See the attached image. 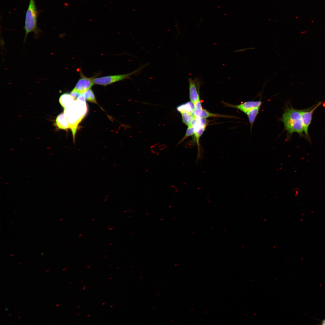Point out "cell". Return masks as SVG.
I'll return each instance as SVG.
<instances>
[{
  "instance_id": "6da1fadb",
  "label": "cell",
  "mask_w": 325,
  "mask_h": 325,
  "mask_svg": "<svg viewBox=\"0 0 325 325\" xmlns=\"http://www.w3.org/2000/svg\"><path fill=\"white\" fill-rule=\"evenodd\" d=\"M88 107L85 100L76 99L64 109V113L72 132L73 140L75 142L78 126L87 114Z\"/></svg>"
},
{
  "instance_id": "7a4b0ae2",
  "label": "cell",
  "mask_w": 325,
  "mask_h": 325,
  "mask_svg": "<svg viewBox=\"0 0 325 325\" xmlns=\"http://www.w3.org/2000/svg\"><path fill=\"white\" fill-rule=\"evenodd\" d=\"M281 120L284 125V130L287 132L288 140L294 133H297L299 136L305 138L301 113V110L292 107H287L285 110Z\"/></svg>"
},
{
  "instance_id": "3957f363",
  "label": "cell",
  "mask_w": 325,
  "mask_h": 325,
  "mask_svg": "<svg viewBox=\"0 0 325 325\" xmlns=\"http://www.w3.org/2000/svg\"><path fill=\"white\" fill-rule=\"evenodd\" d=\"M39 12L37 9L35 0H29L25 16L24 29L25 31L24 41L28 35L31 32L34 33L36 38L38 37L41 30L37 26V19Z\"/></svg>"
},
{
  "instance_id": "277c9868",
  "label": "cell",
  "mask_w": 325,
  "mask_h": 325,
  "mask_svg": "<svg viewBox=\"0 0 325 325\" xmlns=\"http://www.w3.org/2000/svg\"><path fill=\"white\" fill-rule=\"evenodd\" d=\"M149 63L141 65L137 69L131 73L122 74L107 76L95 78L94 80V84L105 86L115 82L126 79H131V76L139 73L141 70Z\"/></svg>"
},
{
  "instance_id": "5b68a950",
  "label": "cell",
  "mask_w": 325,
  "mask_h": 325,
  "mask_svg": "<svg viewBox=\"0 0 325 325\" xmlns=\"http://www.w3.org/2000/svg\"><path fill=\"white\" fill-rule=\"evenodd\" d=\"M322 104L319 102L317 104L308 108L301 110V113L305 138L310 143L311 139L308 134V128L311 124L313 113L316 109Z\"/></svg>"
},
{
  "instance_id": "8992f818",
  "label": "cell",
  "mask_w": 325,
  "mask_h": 325,
  "mask_svg": "<svg viewBox=\"0 0 325 325\" xmlns=\"http://www.w3.org/2000/svg\"><path fill=\"white\" fill-rule=\"evenodd\" d=\"M80 78L73 90L82 94L94 85V80L97 75L90 78L87 77L81 71L80 72Z\"/></svg>"
},
{
  "instance_id": "52a82bcc",
  "label": "cell",
  "mask_w": 325,
  "mask_h": 325,
  "mask_svg": "<svg viewBox=\"0 0 325 325\" xmlns=\"http://www.w3.org/2000/svg\"><path fill=\"white\" fill-rule=\"evenodd\" d=\"M189 83V98L190 101L194 104L200 98L199 90L201 79L196 77L194 79L190 78L188 79Z\"/></svg>"
},
{
  "instance_id": "ba28073f",
  "label": "cell",
  "mask_w": 325,
  "mask_h": 325,
  "mask_svg": "<svg viewBox=\"0 0 325 325\" xmlns=\"http://www.w3.org/2000/svg\"><path fill=\"white\" fill-rule=\"evenodd\" d=\"M226 104L229 107L238 109L246 114L248 111L253 108L260 107L262 104V102L260 101H250L237 105L228 104Z\"/></svg>"
},
{
  "instance_id": "9c48e42d",
  "label": "cell",
  "mask_w": 325,
  "mask_h": 325,
  "mask_svg": "<svg viewBox=\"0 0 325 325\" xmlns=\"http://www.w3.org/2000/svg\"><path fill=\"white\" fill-rule=\"evenodd\" d=\"M55 124L59 129L66 130L70 128L67 118L63 113L59 114L56 117Z\"/></svg>"
},
{
  "instance_id": "30bf717a",
  "label": "cell",
  "mask_w": 325,
  "mask_h": 325,
  "mask_svg": "<svg viewBox=\"0 0 325 325\" xmlns=\"http://www.w3.org/2000/svg\"><path fill=\"white\" fill-rule=\"evenodd\" d=\"M176 109L180 113L185 112L192 114L195 109V106L192 102L188 101L178 105L176 107Z\"/></svg>"
},
{
  "instance_id": "8fae6325",
  "label": "cell",
  "mask_w": 325,
  "mask_h": 325,
  "mask_svg": "<svg viewBox=\"0 0 325 325\" xmlns=\"http://www.w3.org/2000/svg\"><path fill=\"white\" fill-rule=\"evenodd\" d=\"M74 101L70 94L68 93L63 94L59 99V103L63 109L72 104Z\"/></svg>"
},
{
  "instance_id": "7c38bea8",
  "label": "cell",
  "mask_w": 325,
  "mask_h": 325,
  "mask_svg": "<svg viewBox=\"0 0 325 325\" xmlns=\"http://www.w3.org/2000/svg\"><path fill=\"white\" fill-rule=\"evenodd\" d=\"M260 107L253 108L248 111L246 114L250 123L251 130L253 124L259 111Z\"/></svg>"
},
{
  "instance_id": "4fadbf2b",
  "label": "cell",
  "mask_w": 325,
  "mask_h": 325,
  "mask_svg": "<svg viewBox=\"0 0 325 325\" xmlns=\"http://www.w3.org/2000/svg\"><path fill=\"white\" fill-rule=\"evenodd\" d=\"M214 117L223 118H234V116L211 113L204 109H202L200 118L205 119L209 117Z\"/></svg>"
},
{
  "instance_id": "5bb4252c",
  "label": "cell",
  "mask_w": 325,
  "mask_h": 325,
  "mask_svg": "<svg viewBox=\"0 0 325 325\" xmlns=\"http://www.w3.org/2000/svg\"><path fill=\"white\" fill-rule=\"evenodd\" d=\"M180 113L183 123L187 126L191 125V124L195 117L192 114L187 112H183Z\"/></svg>"
},
{
  "instance_id": "9a60e30c",
  "label": "cell",
  "mask_w": 325,
  "mask_h": 325,
  "mask_svg": "<svg viewBox=\"0 0 325 325\" xmlns=\"http://www.w3.org/2000/svg\"><path fill=\"white\" fill-rule=\"evenodd\" d=\"M85 100L91 102L98 104L94 94L91 89H88L85 91L83 93Z\"/></svg>"
},
{
  "instance_id": "2e32d148",
  "label": "cell",
  "mask_w": 325,
  "mask_h": 325,
  "mask_svg": "<svg viewBox=\"0 0 325 325\" xmlns=\"http://www.w3.org/2000/svg\"><path fill=\"white\" fill-rule=\"evenodd\" d=\"M194 134V130L193 127L192 125L188 126L185 135L182 139L178 143L177 145H179L187 138Z\"/></svg>"
},
{
  "instance_id": "e0dca14e",
  "label": "cell",
  "mask_w": 325,
  "mask_h": 325,
  "mask_svg": "<svg viewBox=\"0 0 325 325\" xmlns=\"http://www.w3.org/2000/svg\"><path fill=\"white\" fill-rule=\"evenodd\" d=\"M70 94L74 100H76L78 97L81 94L73 90L71 91Z\"/></svg>"
},
{
  "instance_id": "ac0fdd59",
  "label": "cell",
  "mask_w": 325,
  "mask_h": 325,
  "mask_svg": "<svg viewBox=\"0 0 325 325\" xmlns=\"http://www.w3.org/2000/svg\"><path fill=\"white\" fill-rule=\"evenodd\" d=\"M194 105L195 106V109H203L200 101V98L198 99L197 102Z\"/></svg>"
},
{
  "instance_id": "d6986e66",
  "label": "cell",
  "mask_w": 325,
  "mask_h": 325,
  "mask_svg": "<svg viewBox=\"0 0 325 325\" xmlns=\"http://www.w3.org/2000/svg\"><path fill=\"white\" fill-rule=\"evenodd\" d=\"M322 324L325 325V319L323 321Z\"/></svg>"
},
{
  "instance_id": "ffe728a7",
  "label": "cell",
  "mask_w": 325,
  "mask_h": 325,
  "mask_svg": "<svg viewBox=\"0 0 325 325\" xmlns=\"http://www.w3.org/2000/svg\"><path fill=\"white\" fill-rule=\"evenodd\" d=\"M5 311H8V308H5Z\"/></svg>"
},
{
  "instance_id": "44dd1931",
  "label": "cell",
  "mask_w": 325,
  "mask_h": 325,
  "mask_svg": "<svg viewBox=\"0 0 325 325\" xmlns=\"http://www.w3.org/2000/svg\"><path fill=\"white\" fill-rule=\"evenodd\" d=\"M59 305H60V304H58L57 305H56V306H59Z\"/></svg>"
},
{
  "instance_id": "7402d4cb",
  "label": "cell",
  "mask_w": 325,
  "mask_h": 325,
  "mask_svg": "<svg viewBox=\"0 0 325 325\" xmlns=\"http://www.w3.org/2000/svg\"><path fill=\"white\" fill-rule=\"evenodd\" d=\"M66 269H67V268H64V269H63V271H64V270H66Z\"/></svg>"
},
{
  "instance_id": "603a6c76",
  "label": "cell",
  "mask_w": 325,
  "mask_h": 325,
  "mask_svg": "<svg viewBox=\"0 0 325 325\" xmlns=\"http://www.w3.org/2000/svg\"><path fill=\"white\" fill-rule=\"evenodd\" d=\"M90 267H91V266H87V267H86V268H90Z\"/></svg>"
},
{
  "instance_id": "cb8c5ba5",
  "label": "cell",
  "mask_w": 325,
  "mask_h": 325,
  "mask_svg": "<svg viewBox=\"0 0 325 325\" xmlns=\"http://www.w3.org/2000/svg\"><path fill=\"white\" fill-rule=\"evenodd\" d=\"M90 315H88L87 316V317H89V316H90Z\"/></svg>"
},
{
  "instance_id": "d4e9b609",
  "label": "cell",
  "mask_w": 325,
  "mask_h": 325,
  "mask_svg": "<svg viewBox=\"0 0 325 325\" xmlns=\"http://www.w3.org/2000/svg\"><path fill=\"white\" fill-rule=\"evenodd\" d=\"M105 302H104V303H103V304H103V305H104V304H105Z\"/></svg>"
},
{
  "instance_id": "484cf974",
  "label": "cell",
  "mask_w": 325,
  "mask_h": 325,
  "mask_svg": "<svg viewBox=\"0 0 325 325\" xmlns=\"http://www.w3.org/2000/svg\"><path fill=\"white\" fill-rule=\"evenodd\" d=\"M86 286H83V288H85V287H86Z\"/></svg>"
},
{
  "instance_id": "4316f807",
  "label": "cell",
  "mask_w": 325,
  "mask_h": 325,
  "mask_svg": "<svg viewBox=\"0 0 325 325\" xmlns=\"http://www.w3.org/2000/svg\"><path fill=\"white\" fill-rule=\"evenodd\" d=\"M85 289V288H83V289H82V290H84V289Z\"/></svg>"
},
{
  "instance_id": "83f0119b",
  "label": "cell",
  "mask_w": 325,
  "mask_h": 325,
  "mask_svg": "<svg viewBox=\"0 0 325 325\" xmlns=\"http://www.w3.org/2000/svg\"><path fill=\"white\" fill-rule=\"evenodd\" d=\"M49 271V270H47V271H46V272H47V271Z\"/></svg>"
},
{
  "instance_id": "f1b7e54d",
  "label": "cell",
  "mask_w": 325,
  "mask_h": 325,
  "mask_svg": "<svg viewBox=\"0 0 325 325\" xmlns=\"http://www.w3.org/2000/svg\"><path fill=\"white\" fill-rule=\"evenodd\" d=\"M112 278V277H110V278H109V279H111Z\"/></svg>"
},
{
  "instance_id": "f546056e",
  "label": "cell",
  "mask_w": 325,
  "mask_h": 325,
  "mask_svg": "<svg viewBox=\"0 0 325 325\" xmlns=\"http://www.w3.org/2000/svg\"><path fill=\"white\" fill-rule=\"evenodd\" d=\"M21 317V316H20V317H18V318H19H19H20V317Z\"/></svg>"
},
{
  "instance_id": "4dcf8cb0",
  "label": "cell",
  "mask_w": 325,
  "mask_h": 325,
  "mask_svg": "<svg viewBox=\"0 0 325 325\" xmlns=\"http://www.w3.org/2000/svg\"><path fill=\"white\" fill-rule=\"evenodd\" d=\"M11 315V314H9V315H8V316H10V315Z\"/></svg>"
},
{
  "instance_id": "1f68e13d",
  "label": "cell",
  "mask_w": 325,
  "mask_h": 325,
  "mask_svg": "<svg viewBox=\"0 0 325 325\" xmlns=\"http://www.w3.org/2000/svg\"><path fill=\"white\" fill-rule=\"evenodd\" d=\"M80 314L79 313V314H77V315H79Z\"/></svg>"
},
{
  "instance_id": "d6a6232c",
  "label": "cell",
  "mask_w": 325,
  "mask_h": 325,
  "mask_svg": "<svg viewBox=\"0 0 325 325\" xmlns=\"http://www.w3.org/2000/svg\"><path fill=\"white\" fill-rule=\"evenodd\" d=\"M113 306V305H111V306H110V307L111 308V307H112V306Z\"/></svg>"
},
{
  "instance_id": "836d02e7",
  "label": "cell",
  "mask_w": 325,
  "mask_h": 325,
  "mask_svg": "<svg viewBox=\"0 0 325 325\" xmlns=\"http://www.w3.org/2000/svg\"><path fill=\"white\" fill-rule=\"evenodd\" d=\"M80 307V306H79L78 307H77V308H79V307Z\"/></svg>"
},
{
  "instance_id": "e575fe53",
  "label": "cell",
  "mask_w": 325,
  "mask_h": 325,
  "mask_svg": "<svg viewBox=\"0 0 325 325\" xmlns=\"http://www.w3.org/2000/svg\"><path fill=\"white\" fill-rule=\"evenodd\" d=\"M72 283V282H71V283H69V284H71V283Z\"/></svg>"
},
{
  "instance_id": "d590c367",
  "label": "cell",
  "mask_w": 325,
  "mask_h": 325,
  "mask_svg": "<svg viewBox=\"0 0 325 325\" xmlns=\"http://www.w3.org/2000/svg\"><path fill=\"white\" fill-rule=\"evenodd\" d=\"M83 282V281H81V283H82V282Z\"/></svg>"
},
{
  "instance_id": "8d00e7d4",
  "label": "cell",
  "mask_w": 325,
  "mask_h": 325,
  "mask_svg": "<svg viewBox=\"0 0 325 325\" xmlns=\"http://www.w3.org/2000/svg\"><path fill=\"white\" fill-rule=\"evenodd\" d=\"M20 312V311H18V312H17V313H19V312Z\"/></svg>"
},
{
  "instance_id": "74e56055",
  "label": "cell",
  "mask_w": 325,
  "mask_h": 325,
  "mask_svg": "<svg viewBox=\"0 0 325 325\" xmlns=\"http://www.w3.org/2000/svg\"><path fill=\"white\" fill-rule=\"evenodd\" d=\"M20 263H18V264H20Z\"/></svg>"
}]
</instances>
